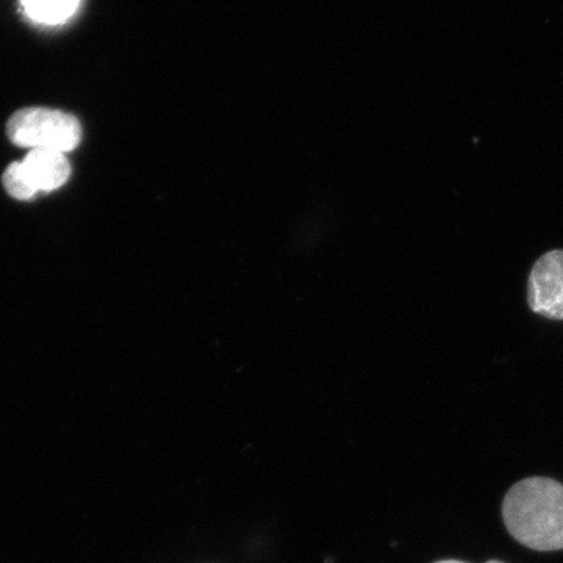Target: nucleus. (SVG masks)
Wrapping results in <instances>:
<instances>
[{
	"label": "nucleus",
	"mask_w": 563,
	"mask_h": 563,
	"mask_svg": "<svg viewBox=\"0 0 563 563\" xmlns=\"http://www.w3.org/2000/svg\"><path fill=\"white\" fill-rule=\"evenodd\" d=\"M507 531L536 551L563 550V485L529 477L510 488L503 504Z\"/></svg>",
	"instance_id": "1"
},
{
	"label": "nucleus",
	"mask_w": 563,
	"mask_h": 563,
	"mask_svg": "<svg viewBox=\"0 0 563 563\" xmlns=\"http://www.w3.org/2000/svg\"><path fill=\"white\" fill-rule=\"evenodd\" d=\"M11 143L31 150L65 152L79 146L80 122L63 111L24 109L16 111L7 124Z\"/></svg>",
	"instance_id": "2"
},
{
	"label": "nucleus",
	"mask_w": 563,
	"mask_h": 563,
	"mask_svg": "<svg viewBox=\"0 0 563 563\" xmlns=\"http://www.w3.org/2000/svg\"><path fill=\"white\" fill-rule=\"evenodd\" d=\"M528 302L532 312L550 320H563V251L547 252L533 265Z\"/></svg>",
	"instance_id": "3"
},
{
	"label": "nucleus",
	"mask_w": 563,
	"mask_h": 563,
	"mask_svg": "<svg viewBox=\"0 0 563 563\" xmlns=\"http://www.w3.org/2000/svg\"><path fill=\"white\" fill-rule=\"evenodd\" d=\"M22 165L36 191L57 190L70 176L68 158L58 151L32 150Z\"/></svg>",
	"instance_id": "4"
},
{
	"label": "nucleus",
	"mask_w": 563,
	"mask_h": 563,
	"mask_svg": "<svg viewBox=\"0 0 563 563\" xmlns=\"http://www.w3.org/2000/svg\"><path fill=\"white\" fill-rule=\"evenodd\" d=\"M81 0H21L25 18L33 24L55 27L76 16Z\"/></svg>",
	"instance_id": "5"
},
{
	"label": "nucleus",
	"mask_w": 563,
	"mask_h": 563,
	"mask_svg": "<svg viewBox=\"0 0 563 563\" xmlns=\"http://www.w3.org/2000/svg\"><path fill=\"white\" fill-rule=\"evenodd\" d=\"M3 185H5L7 191L10 192L13 198L31 199L36 195V188L33 187L31 177L25 173L24 165L22 162L11 163L7 172L3 173Z\"/></svg>",
	"instance_id": "6"
},
{
	"label": "nucleus",
	"mask_w": 563,
	"mask_h": 563,
	"mask_svg": "<svg viewBox=\"0 0 563 563\" xmlns=\"http://www.w3.org/2000/svg\"><path fill=\"white\" fill-rule=\"evenodd\" d=\"M437 563H463V562H459V561H442V562H437Z\"/></svg>",
	"instance_id": "7"
},
{
	"label": "nucleus",
	"mask_w": 563,
	"mask_h": 563,
	"mask_svg": "<svg viewBox=\"0 0 563 563\" xmlns=\"http://www.w3.org/2000/svg\"><path fill=\"white\" fill-rule=\"evenodd\" d=\"M488 563H503V562H496V561H492V562H488Z\"/></svg>",
	"instance_id": "8"
}]
</instances>
